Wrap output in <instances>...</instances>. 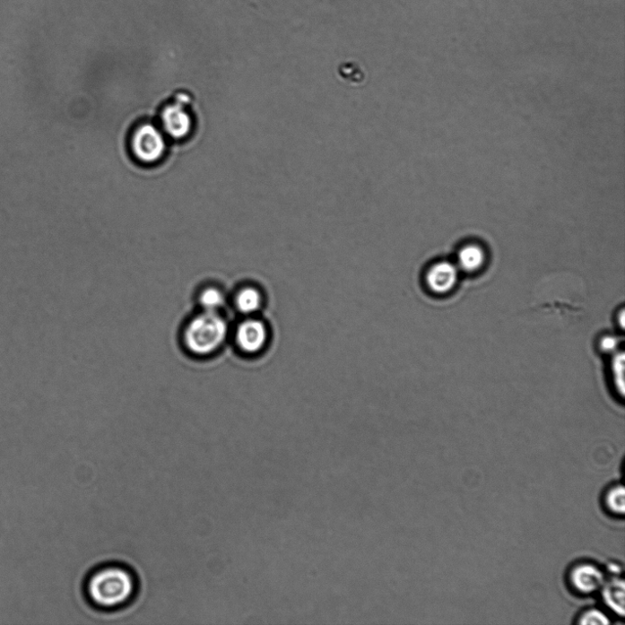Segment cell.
<instances>
[{"instance_id":"8992f818","label":"cell","mask_w":625,"mask_h":625,"mask_svg":"<svg viewBox=\"0 0 625 625\" xmlns=\"http://www.w3.org/2000/svg\"><path fill=\"white\" fill-rule=\"evenodd\" d=\"M458 282L457 266L448 261L436 262L429 267L425 282L429 291L437 295L451 292Z\"/></svg>"},{"instance_id":"277c9868","label":"cell","mask_w":625,"mask_h":625,"mask_svg":"<svg viewBox=\"0 0 625 625\" xmlns=\"http://www.w3.org/2000/svg\"><path fill=\"white\" fill-rule=\"evenodd\" d=\"M607 577L600 566L592 562H579L571 568L569 583L574 592L579 595L591 596L600 593Z\"/></svg>"},{"instance_id":"7a4b0ae2","label":"cell","mask_w":625,"mask_h":625,"mask_svg":"<svg viewBox=\"0 0 625 625\" xmlns=\"http://www.w3.org/2000/svg\"><path fill=\"white\" fill-rule=\"evenodd\" d=\"M228 334L226 320L218 312L204 311L187 327L185 343L191 352L207 355L218 350L227 340Z\"/></svg>"},{"instance_id":"5bb4252c","label":"cell","mask_w":625,"mask_h":625,"mask_svg":"<svg viewBox=\"0 0 625 625\" xmlns=\"http://www.w3.org/2000/svg\"><path fill=\"white\" fill-rule=\"evenodd\" d=\"M624 354L623 352H621L620 354L616 355L613 359L612 362V376H613V381L617 386V388L621 391V395H623V390H624Z\"/></svg>"},{"instance_id":"ba28073f","label":"cell","mask_w":625,"mask_h":625,"mask_svg":"<svg viewBox=\"0 0 625 625\" xmlns=\"http://www.w3.org/2000/svg\"><path fill=\"white\" fill-rule=\"evenodd\" d=\"M624 580L619 577L606 579L601 590L604 603L621 617L624 615Z\"/></svg>"},{"instance_id":"9c48e42d","label":"cell","mask_w":625,"mask_h":625,"mask_svg":"<svg viewBox=\"0 0 625 625\" xmlns=\"http://www.w3.org/2000/svg\"><path fill=\"white\" fill-rule=\"evenodd\" d=\"M458 265L465 273H473L482 269L486 261V253L478 243H468L458 252Z\"/></svg>"},{"instance_id":"3957f363","label":"cell","mask_w":625,"mask_h":625,"mask_svg":"<svg viewBox=\"0 0 625 625\" xmlns=\"http://www.w3.org/2000/svg\"><path fill=\"white\" fill-rule=\"evenodd\" d=\"M131 147L140 161L154 163L162 158L166 143L162 133L155 126L144 124L134 132Z\"/></svg>"},{"instance_id":"6da1fadb","label":"cell","mask_w":625,"mask_h":625,"mask_svg":"<svg viewBox=\"0 0 625 625\" xmlns=\"http://www.w3.org/2000/svg\"><path fill=\"white\" fill-rule=\"evenodd\" d=\"M141 582L132 567L107 561L93 567L83 577L82 595L93 609L111 613L126 609L139 596Z\"/></svg>"},{"instance_id":"5b68a950","label":"cell","mask_w":625,"mask_h":625,"mask_svg":"<svg viewBox=\"0 0 625 625\" xmlns=\"http://www.w3.org/2000/svg\"><path fill=\"white\" fill-rule=\"evenodd\" d=\"M238 347L247 354H257L267 345L270 331L261 320L249 317L243 321L236 331Z\"/></svg>"},{"instance_id":"52a82bcc","label":"cell","mask_w":625,"mask_h":625,"mask_svg":"<svg viewBox=\"0 0 625 625\" xmlns=\"http://www.w3.org/2000/svg\"><path fill=\"white\" fill-rule=\"evenodd\" d=\"M164 130L173 139L181 140L192 130V118L180 103L167 107L161 115Z\"/></svg>"},{"instance_id":"30bf717a","label":"cell","mask_w":625,"mask_h":625,"mask_svg":"<svg viewBox=\"0 0 625 625\" xmlns=\"http://www.w3.org/2000/svg\"><path fill=\"white\" fill-rule=\"evenodd\" d=\"M235 304L242 315L251 317L262 308L264 296L256 287H244L236 295Z\"/></svg>"},{"instance_id":"9a60e30c","label":"cell","mask_w":625,"mask_h":625,"mask_svg":"<svg viewBox=\"0 0 625 625\" xmlns=\"http://www.w3.org/2000/svg\"><path fill=\"white\" fill-rule=\"evenodd\" d=\"M599 345L603 352H612L617 348L618 341L615 337L608 335L601 339Z\"/></svg>"},{"instance_id":"4fadbf2b","label":"cell","mask_w":625,"mask_h":625,"mask_svg":"<svg viewBox=\"0 0 625 625\" xmlns=\"http://www.w3.org/2000/svg\"><path fill=\"white\" fill-rule=\"evenodd\" d=\"M577 622L579 624L605 625L610 624L611 620L609 619L608 615L602 610L592 608L585 612L583 614H580Z\"/></svg>"},{"instance_id":"7c38bea8","label":"cell","mask_w":625,"mask_h":625,"mask_svg":"<svg viewBox=\"0 0 625 625\" xmlns=\"http://www.w3.org/2000/svg\"><path fill=\"white\" fill-rule=\"evenodd\" d=\"M204 311L218 312L226 304V297L220 290L209 288L204 290L199 298Z\"/></svg>"},{"instance_id":"8fae6325","label":"cell","mask_w":625,"mask_h":625,"mask_svg":"<svg viewBox=\"0 0 625 625\" xmlns=\"http://www.w3.org/2000/svg\"><path fill=\"white\" fill-rule=\"evenodd\" d=\"M604 507L613 516L624 515V489L621 484H616L608 489L604 496Z\"/></svg>"}]
</instances>
